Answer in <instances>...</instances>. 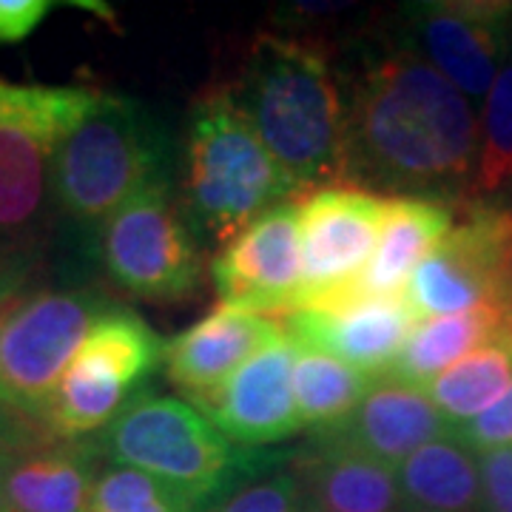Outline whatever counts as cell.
Returning <instances> with one entry per match:
<instances>
[{
    "label": "cell",
    "instance_id": "obj_1",
    "mask_svg": "<svg viewBox=\"0 0 512 512\" xmlns=\"http://www.w3.org/2000/svg\"><path fill=\"white\" fill-rule=\"evenodd\" d=\"M478 126L470 103L419 49L373 57L348 100L345 180L390 197L473 194Z\"/></svg>",
    "mask_w": 512,
    "mask_h": 512
},
{
    "label": "cell",
    "instance_id": "obj_2",
    "mask_svg": "<svg viewBox=\"0 0 512 512\" xmlns=\"http://www.w3.org/2000/svg\"><path fill=\"white\" fill-rule=\"evenodd\" d=\"M228 89L299 194L345 180L348 100L319 43L259 32Z\"/></svg>",
    "mask_w": 512,
    "mask_h": 512
},
{
    "label": "cell",
    "instance_id": "obj_3",
    "mask_svg": "<svg viewBox=\"0 0 512 512\" xmlns=\"http://www.w3.org/2000/svg\"><path fill=\"white\" fill-rule=\"evenodd\" d=\"M293 194L299 188L259 140L231 89H205L188 114L180 197L197 237L225 245Z\"/></svg>",
    "mask_w": 512,
    "mask_h": 512
},
{
    "label": "cell",
    "instance_id": "obj_4",
    "mask_svg": "<svg viewBox=\"0 0 512 512\" xmlns=\"http://www.w3.org/2000/svg\"><path fill=\"white\" fill-rule=\"evenodd\" d=\"M57 208L80 225H106L123 205L168 177V143L140 103L103 94L52 160Z\"/></svg>",
    "mask_w": 512,
    "mask_h": 512
},
{
    "label": "cell",
    "instance_id": "obj_5",
    "mask_svg": "<svg viewBox=\"0 0 512 512\" xmlns=\"http://www.w3.org/2000/svg\"><path fill=\"white\" fill-rule=\"evenodd\" d=\"M94 444L103 461L163 481L191 512L259 473L254 453L231 444L194 404L151 393H140Z\"/></svg>",
    "mask_w": 512,
    "mask_h": 512
},
{
    "label": "cell",
    "instance_id": "obj_6",
    "mask_svg": "<svg viewBox=\"0 0 512 512\" xmlns=\"http://www.w3.org/2000/svg\"><path fill=\"white\" fill-rule=\"evenodd\" d=\"M163 356L165 342L157 330L143 316L114 305L94 322L66 370L43 413L46 430L66 441L100 436L163 367Z\"/></svg>",
    "mask_w": 512,
    "mask_h": 512
},
{
    "label": "cell",
    "instance_id": "obj_7",
    "mask_svg": "<svg viewBox=\"0 0 512 512\" xmlns=\"http://www.w3.org/2000/svg\"><path fill=\"white\" fill-rule=\"evenodd\" d=\"M114 305L92 288L35 291L0 308V404L43 424L92 325Z\"/></svg>",
    "mask_w": 512,
    "mask_h": 512
},
{
    "label": "cell",
    "instance_id": "obj_8",
    "mask_svg": "<svg viewBox=\"0 0 512 512\" xmlns=\"http://www.w3.org/2000/svg\"><path fill=\"white\" fill-rule=\"evenodd\" d=\"M197 239L171 183H160L109 217L100 231V256L109 279L123 293L174 305L200 288Z\"/></svg>",
    "mask_w": 512,
    "mask_h": 512
},
{
    "label": "cell",
    "instance_id": "obj_9",
    "mask_svg": "<svg viewBox=\"0 0 512 512\" xmlns=\"http://www.w3.org/2000/svg\"><path fill=\"white\" fill-rule=\"evenodd\" d=\"M512 276V211L470 205L450 237L404 285L419 322L478 308H504Z\"/></svg>",
    "mask_w": 512,
    "mask_h": 512
},
{
    "label": "cell",
    "instance_id": "obj_10",
    "mask_svg": "<svg viewBox=\"0 0 512 512\" xmlns=\"http://www.w3.org/2000/svg\"><path fill=\"white\" fill-rule=\"evenodd\" d=\"M384 200L365 185L339 180L296 197L302 239V288L296 308L356 291L379 248Z\"/></svg>",
    "mask_w": 512,
    "mask_h": 512
},
{
    "label": "cell",
    "instance_id": "obj_11",
    "mask_svg": "<svg viewBox=\"0 0 512 512\" xmlns=\"http://www.w3.org/2000/svg\"><path fill=\"white\" fill-rule=\"evenodd\" d=\"M208 274L220 305L242 308L282 322L291 316L302 288V239L296 200L282 202L248 228H242L220 254Z\"/></svg>",
    "mask_w": 512,
    "mask_h": 512
},
{
    "label": "cell",
    "instance_id": "obj_12",
    "mask_svg": "<svg viewBox=\"0 0 512 512\" xmlns=\"http://www.w3.org/2000/svg\"><path fill=\"white\" fill-rule=\"evenodd\" d=\"M416 325L419 316L404 293L367 296L350 291L282 319V328L299 345L325 350L370 379L390 373Z\"/></svg>",
    "mask_w": 512,
    "mask_h": 512
},
{
    "label": "cell",
    "instance_id": "obj_13",
    "mask_svg": "<svg viewBox=\"0 0 512 512\" xmlns=\"http://www.w3.org/2000/svg\"><path fill=\"white\" fill-rule=\"evenodd\" d=\"M510 3H416L410 9L413 32L424 55L458 92L470 97L490 94L498 60L510 46Z\"/></svg>",
    "mask_w": 512,
    "mask_h": 512
},
{
    "label": "cell",
    "instance_id": "obj_14",
    "mask_svg": "<svg viewBox=\"0 0 512 512\" xmlns=\"http://www.w3.org/2000/svg\"><path fill=\"white\" fill-rule=\"evenodd\" d=\"M296 339L285 330L251 356L200 413L242 450H259L299 433L302 419L293 399Z\"/></svg>",
    "mask_w": 512,
    "mask_h": 512
},
{
    "label": "cell",
    "instance_id": "obj_15",
    "mask_svg": "<svg viewBox=\"0 0 512 512\" xmlns=\"http://www.w3.org/2000/svg\"><path fill=\"white\" fill-rule=\"evenodd\" d=\"M97 464L94 441L55 439L37 424L0 456V493L9 512H92Z\"/></svg>",
    "mask_w": 512,
    "mask_h": 512
},
{
    "label": "cell",
    "instance_id": "obj_16",
    "mask_svg": "<svg viewBox=\"0 0 512 512\" xmlns=\"http://www.w3.org/2000/svg\"><path fill=\"white\" fill-rule=\"evenodd\" d=\"M285 336L282 322L217 305L197 325L165 342V379L202 410L251 356Z\"/></svg>",
    "mask_w": 512,
    "mask_h": 512
},
{
    "label": "cell",
    "instance_id": "obj_17",
    "mask_svg": "<svg viewBox=\"0 0 512 512\" xmlns=\"http://www.w3.org/2000/svg\"><path fill=\"white\" fill-rule=\"evenodd\" d=\"M450 433L456 430L427 396V387L402 382L393 373H382L370 382L362 402L353 407L350 416L316 436L348 444L399 470L404 458Z\"/></svg>",
    "mask_w": 512,
    "mask_h": 512
},
{
    "label": "cell",
    "instance_id": "obj_18",
    "mask_svg": "<svg viewBox=\"0 0 512 512\" xmlns=\"http://www.w3.org/2000/svg\"><path fill=\"white\" fill-rule=\"evenodd\" d=\"M291 473L305 501L328 512H399V473L348 444L316 436L293 458Z\"/></svg>",
    "mask_w": 512,
    "mask_h": 512
},
{
    "label": "cell",
    "instance_id": "obj_19",
    "mask_svg": "<svg viewBox=\"0 0 512 512\" xmlns=\"http://www.w3.org/2000/svg\"><path fill=\"white\" fill-rule=\"evenodd\" d=\"M453 217V202L427 197H387L379 248L359 279L356 291L367 296L404 293L410 271H416L450 237Z\"/></svg>",
    "mask_w": 512,
    "mask_h": 512
},
{
    "label": "cell",
    "instance_id": "obj_20",
    "mask_svg": "<svg viewBox=\"0 0 512 512\" xmlns=\"http://www.w3.org/2000/svg\"><path fill=\"white\" fill-rule=\"evenodd\" d=\"M55 151L18 128H0V242L35 248L46 225Z\"/></svg>",
    "mask_w": 512,
    "mask_h": 512
},
{
    "label": "cell",
    "instance_id": "obj_21",
    "mask_svg": "<svg viewBox=\"0 0 512 512\" xmlns=\"http://www.w3.org/2000/svg\"><path fill=\"white\" fill-rule=\"evenodd\" d=\"M404 504L424 512H487L476 453L458 433L424 444L399 464Z\"/></svg>",
    "mask_w": 512,
    "mask_h": 512
},
{
    "label": "cell",
    "instance_id": "obj_22",
    "mask_svg": "<svg viewBox=\"0 0 512 512\" xmlns=\"http://www.w3.org/2000/svg\"><path fill=\"white\" fill-rule=\"evenodd\" d=\"M510 319L504 308H478L456 316H436L424 319L404 342L402 353L390 373L396 379L427 387L433 379H439L447 367L461 362L473 350L490 342L498 330Z\"/></svg>",
    "mask_w": 512,
    "mask_h": 512
},
{
    "label": "cell",
    "instance_id": "obj_23",
    "mask_svg": "<svg viewBox=\"0 0 512 512\" xmlns=\"http://www.w3.org/2000/svg\"><path fill=\"white\" fill-rule=\"evenodd\" d=\"M510 382L512 322H507L490 342H484L427 384V396L439 407L441 416L450 421V427L461 430L464 424L478 419Z\"/></svg>",
    "mask_w": 512,
    "mask_h": 512
},
{
    "label": "cell",
    "instance_id": "obj_24",
    "mask_svg": "<svg viewBox=\"0 0 512 512\" xmlns=\"http://www.w3.org/2000/svg\"><path fill=\"white\" fill-rule=\"evenodd\" d=\"M370 382H373L370 376L345 365L342 359L296 342L293 399H296L302 427H313L316 433H322L333 424H339L362 402Z\"/></svg>",
    "mask_w": 512,
    "mask_h": 512
},
{
    "label": "cell",
    "instance_id": "obj_25",
    "mask_svg": "<svg viewBox=\"0 0 512 512\" xmlns=\"http://www.w3.org/2000/svg\"><path fill=\"white\" fill-rule=\"evenodd\" d=\"M103 92L89 86H20L0 80V128H18L55 151Z\"/></svg>",
    "mask_w": 512,
    "mask_h": 512
},
{
    "label": "cell",
    "instance_id": "obj_26",
    "mask_svg": "<svg viewBox=\"0 0 512 512\" xmlns=\"http://www.w3.org/2000/svg\"><path fill=\"white\" fill-rule=\"evenodd\" d=\"M512 183V37L507 60L495 74L481 120V148L473 194L487 197Z\"/></svg>",
    "mask_w": 512,
    "mask_h": 512
},
{
    "label": "cell",
    "instance_id": "obj_27",
    "mask_svg": "<svg viewBox=\"0 0 512 512\" xmlns=\"http://www.w3.org/2000/svg\"><path fill=\"white\" fill-rule=\"evenodd\" d=\"M92 512H191L163 481L134 467H100L92 490Z\"/></svg>",
    "mask_w": 512,
    "mask_h": 512
},
{
    "label": "cell",
    "instance_id": "obj_28",
    "mask_svg": "<svg viewBox=\"0 0 512 512\" xmlns=\"http://www.w3.org/2000/svg\"><path fill=\"white\" fill-rule=\"evenodd\" d=\"M302 507L305 495L288 467L274 473L259 470L248 481L234 484L202 512H302Z\"/></svg>",
    "mask_w": 512,
    "mask_h": 512
},
{
    "label": "cell",
    "instance_id": "obj_29",
    "mask_svg": "<svg viewBox=\"0 0 512 512\" xmlns=\"http://www.w3.org/2000/svg\"><path fill=\"white\" fill-rule=\"evenodd\" d=\"M473 453H490L498 447H512V382L478 419L456 430Z\"/></svg>",
    "mask_w": 512,
    "mask_h": 512
},
{
    "label": "cell",
    "instance_id": "obj_30",
    "mask_svg": "<svg viewBox=\"0 0 512 512\" xmlns=\"http://www.w3.org/2000/svg\"><path fill=\"white\" fill-rule=\"evenodd\" d=\"M487 512H512V447L478 456Z\"/></svg>",
    "mask_w": 512,
    "mask_h": 512
},
{
    "label": "cell",
    "instance_id": "obj_31",
    "mask_svg": "<svg viewBox=\"0 0 512 512\" xmlns=\"http://www.w3.org/2000/svg\"><path fill=\"white\" fill-rule=\"evenodd\" d=\"M49 12V0H0V43H23Z\"/></svg>",
    "mask_w": 512,
    "mask_h": 512
},
{
    "label": "cell",
    "instance_id": "obj_32",
    "mask_svg": "<svg viewBox=\"0 0 512 512\" xmlns=\"http://www.w3.org/2000/svg\"><path fill=\"white\" fill-rule=\"evenodd\" d=\"M35 248H15L0 242V308L23 296V285L35 271Z\"/></svg>",
    "mask_w": 512,
    "mask_h": 512
},
{
    "label": "cell",
    "instance_id": "obj_33",
    "mask_svg": "<svg viewBox=\"0 0 512 512\" xmlns=\"http://www.w3.org/2000/svg\"><path fill=\"white\" fill-rule=\"evenodd\" d=\"M37 424H40V421L26 419V416L15 413L12 407L0 404V456H3L12 444H18L29 430H35Z\"/></svg>",
    "mask_w": 512,
    "mask_h": 512
},
{
    "label": "cell",
    "instance_id": "obj_34",
    "mask_svg": "<svg viewBox=\"0 0 512 512\" xmlns=\"http://www.w3.org/2000/svg\"><path fill=\"white\" fill-rule=\"evenodd\" d=\"M504 311H507V319L512 322V276H510V285H507V296H504Z\"/></svg>",
    "mask_w": 512,
    "mask_h": 512
},
{
    "label": "cell",
    "instance_id": "obj_35",
    "mask_svg": "<svg viewBox=\"0 0 512 512\" xmlns=\"http://www.w3.org/2000/svg\"><path fill=\"white\" fill-rule=\"evenodd\" d=\"M302 512H328V510H322V507H316V504H311V501H305Z\"/></svg>",
    "mask_w": 512,
    "mask_h": 512
},
{
    "label": "cell",
    "instance_id": "obj_36",
    "mask_svg": "<svg viewBox=\"0 0 512 512\" xmlns=\"http://www.w3.org/2000/svg\"><path fill=\"white\" fill-rule=\"evenodd\" d=\"M399 512H424V510H419V507H410V504H404Z\"/></svg>",
    "mask_w": 512,
    "mask_h": 512
},
{
    "label": "cell",
    "instance_id": "obj_37",
    "mask_svg": "<svg viewBox=\"0 0 512 512\" xmlns=\"http://www.w3.org/2000/svg\"><path fill=\"white\" fill-rule=\"evenodd\" d=\"M0 512H9V507H6V501H3V493H0Z\"/></svg>",
    "mask_w": 512,
    "mask_h": 512
}]
</instances>
